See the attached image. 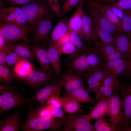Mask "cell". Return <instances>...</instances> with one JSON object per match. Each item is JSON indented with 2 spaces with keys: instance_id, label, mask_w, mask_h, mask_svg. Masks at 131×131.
Listing matches in <instances>:
<instances>
[{
  "instance_id": "6da1fadb",
  "label": "cell",
  "mask_w": 131,
  "mask_h": 131,
  "mask_svg": "<svg viewBox=\"0 0 131 131\" xmlns=\"http://www.w3.org/2000/svg\"><path fill=\"white\" fill-rule=\"evenodd\" d=\"M27 117L20 129L23 131H41L47 130L54 131L61 130L66 120L62 118L49 119L39 115L37 108L31 104L28 105Z\"/></svg>"
},
{
  "instance_id": "7a4b0ae2",
  "label": "cell",
  "mask_w": 131,
  "mask_h": 131,
  "mask_svg": "<svg viewBox=\"0 0 131 131\" xmlns=\"http://www.w3.org/2000/svg\"><path fill=\"white\" fill-rule=\"evenodd\" d=\"M14 89L5 91L0 95V115L16 107L35 104L31 97H28Z\"/></svg>"
},
{
  "instance_id": "3957f363",
  "label": "cell",
  "mask_w": 131,
  "mask_h": 131,
  "mask_svg": "<svg viewBox=\"0 0 131 131\" xmlns=\"http://www.w3.org/2000/svg\"><path fill=\"white\" fill-rule=\"evenodd\" d=\"M18 80L28 86L32 90L36 91L43 85L59 81L55 73L48 72L41 68L38 70L33 69L25 78Z\"/></svg>"
},
{
  "instance_id": "277c9868",
  "label": "cell",
  "mask_w": 131,
  "mask_h": 131,
  "mask_svg": "<svg viewBox=\"0 0 131 131\" xmlns=\"http://www.w3.org/2000/svg\"><path fill=\"white\" fill-rule=\"evenodd\" d=\"M120 92L119 90L107 97L110 116L109 120L114 131H117L125 121L123 110V101Z\"/></svg>"
},
{
  "instance_id": "5b68a950",
  "label": "cell",
  "mask_w": 131,
  "mask_h": 131,
  "mask_svg": "<svg viewBox=\"0 0 131 131\" xmlns=\"http://www.w3.org/2000/svg\"><path fill=\"white\" fill-rule=\"evenodd\" d=\"M66 120L61 128L63 131H94L90 119L79 111L65 116Z\"/></svg>"
},
{
  "instance_id": "8992f818",
  "label": "cell",
  "mask_w": 131,
  "mask_h": 131,
  "mask_svg": "<svg viewBox=\"0 0 131 131\" xmlns=\"http://www.w3.org/2000/svg\"><path fill=\"white\" fill-rule=\"evenodd\" d=\"M44 2L38 0L21 6L26 16L27 23L30 24L32 29L38 22L49 14L48 8Z\"/></svg>"
},
{
  "instance_id": "52a82bcc",
  "label": "cell",
  "mask_w": 131,
  "mask_h": 131,
  "mask_svg": "<svg viewBox=\"0 0 131 131\" xmlns=\"http://www.w3.org/2000/svg\"><path fill=\"white\" fill-rule=\"evenodd\" d=\"M0 36L7 43L11 44L21 39L27 41L28 35L32 29L17 25L7 24L0 21Z\"/></svg>"
},
{
  "instance_id": "ba28073f",
  "label": "cell",
  "mask_w": 131,
  "mask_h": 131,
  "mask_svg": "<svg viewBox=\"0 0 131 131\" xmlns=\"http://www.w3.org/2000/svg\"><path fill=\"white\" fill-rule=\"evenodd\" d=\"M53 16L49 14L38 22L32 28L33 44L42 43L46 45L48 42V36L51 29Z\"/></svg>"
},
{
  "instance_id": "9c48e42d",
  "label": "cell",
  "mask_w": 131,
  "mask_h": 131,
  "mask_svg": "<svg viewBox=\"0 0 131 131\" xmlns=\"http://www.w3.org/2000/svg\"><path fill=\"white\" fill-rule=\"evenodd\" d=\"M63 85L60 81L55 82L36 91L31 97L33 101L45 106L47 100L54 97L59 96Z\"/></svg>"
},
{
  "instance_id": "30bf717a",
  "label": "cell",
  "mask_w": 131,
  "mask_h": 131,
  "mask_svg": "<svg viewBox=\"0 0 131 131\" xmlns=\"http://www.w3.org/2000/svg\"><path fill=\"white\" fill-rule=\"evenodd\" d=\"M63 64L68 70L72 71L80 75L90 67L85 53L79 54L71 58H66L64 60Z\"/></svg>"
},
{
  "instance_id": "8fae6325",
  "label": "cell",
  "mask_w": 131,
  "mask_h": 131,
  "mask_svg": "<svg viewBox=\"0 0 131 131\" xmlns=\"http://www.w3.org/2000/svg\"><path fill=\"white\" fill-rule=\"evenodd\" d=\"M87 11L91 19L96 24L109 31L115 36L116 35L118 29L108 20L100 9L89 6Z\"/></svg>"
},
{
  "instance_id": "7c38bea8",
  "label": "cell",
  "mask_w": 131,
  "mask_h": 131,
  "mask_svg": "<svg viewBox=\"0 0 131 131\" xmlns=\"http://www.w3.org/2000/svg\"><path fill=\"white\" fill-rule=\"evenodd\" d=\"M29 44L35 59L39 63L41 67L48 72L55 73L51 66L48 56V49L45 46L40 44L32 45L29 42Z\"/></svg>"
},
{
  "instance_id": "4fadbf2b",
  "label": "cell",
  "mask_w": 131,
  "mask_h": 131,
  "mask_svg": "<svg viewBox=\"0 0 131 131\" xmlns=\"http://www.w3.org/2000/svg\"><path fill=\"white\" fill-rule=\"evenodd\" d=\"M60 81L66 91L84 88V87L83 77L70 70L61 74Z\"/></svg>"
},
{
  "instance_id": "5bb4252c",
  "label": "cell",
  "mask_w": 131,
  "mask_h": 131,
  "mask_svg": "<svg viewBox=\"0 0 131 131\" xmlns=\"http://www.w3.org/2000/svg\"><path fill=\"white\" fill-rule=\"evenodd\" d=\"M23 106L17 107L16 110L5 118L0 120V131H17L23 124L20 112Z\"/></svg>"
},
{
  "instance_id": "9a60e30c",
  "label": "cell",
  "mask_w": 131,
  "mask_h": 131,
  "mask_svg": "<svg viewBox=\"0 0 131 131\" xmlns=\"http://www.w3.org/2000/svg\"><path fill=\"white\" fill-rule=\"evenodd\" d=\"M123 103L125 124L131 123V83L122 82L120 89Z\"/></svg>"
},
{
  "instance_id": "2e32d148",
  "label": "cell",
  "mask_w": 131,
  "mask_h": 131,
  "mask_svg": "<svg viewBox=\"0 0 131 131\" xmlns=\"http://www.w3.org/2000/svg\"><path fill=\"white\" fill-rule=\"evenodd\" d=\"M83 1H81L75 11L70 18L68 24L69 29L76 32L82 40V4Z\"/></svg>"
},
{
  "instance_id": "e0dca14e",
  "label": "cell",
  "mask_w": 131,
  "mask_h": 131,
  "mask_svg": "<svg viewBox=\"0 0 131 131\" xmlns=\"http://www.w3.org/2000/svg\"><path fill=\"white\" fill-rule=\"evenodd\" d=\"M91 111L88 114L90 120L98 119L105 115H109V107L107 97L101 96Z\"/></svg>"
},
{
  "instance_id": "ac0fdd59",
  "label": "cell",
  "mask_w": 131,
  "mask_h": 131,
  "mask_svg": "<svg viewBox=\"0 0 131 131\" xmlns=\"http://www.w3.org/2000/svg\"><path fill=\"white\" fill-rule=\"evenodd\" d=\"M61 54L54 44L50 41L48 49V56L52 68L59 81L61 80L60 66Z\"/></svg>"
},
{
  "instance_id": "d6986e66",
  "label": "cell",
  "mask_w": 131,
  "mask_h": 131,
  "mask_svg": "<svg viewBox=\"0 0 131 131\" xmlns=\"http://www.w3.org/2000/svg\"><path fill=\"white\" fill-rule=\"evenodd\" d=\"M82 21L83 39L87 42V45H89L97 40L98 37L93 28L92 19L84 11Z\"/></svg>"
},
{
  "instance_id": "ffe728a7",
  "label": "cell",
  "mask_w": 131,
  "mask_h": 131,
  "mask_svg": "<svg viewBox=\"0 0 131 131\" xmlns=\"http://www.w3.org/2000/svg\"><path fill=\"white\" fill-rule=\"evenodd\" d=\"M28 41L17 43L9 44L10 49L22 58L27 60L34 61L35 59L29 45Z\"/></svg>"
},
{
  "instance_id": "44dd1931",
  "label": "cell",
  "mask_w": 131,
  "mask_h": 131,
  "mask_svg": "<svg viewBox=\"0 0 131 131\" xmlns=\"http://www.w3.org/2000/svg\"><path fill=\"white\" fill-rule=\"evenodd\" d=\"M86 4L89 6L100 9L108 20L117 28L118 30V32H122L121 21L107 5H104L96 1H92L87 2Z\"/></svg>"
},
{
  "instance_id": "7402d4cb",
  "label": "cell",
  "mask_w": 131,
  "mask_h": 131,
  "mask_svg": "<svg viewBox=\"0 0 131 131\" xmlns=\"http://www.w3.org/2000/svg\"><path fill=\"white\" fill-rule=\"evenodd\" d=\"M115 46L120 51L125 54L130 60L131 57V39L122 32L115 36Z\"/></svg>"
},
{
  "instance_id": "603a6c76",
  "label": "cell",
  "mask_w": 131,
  "mask_h": 131,
  "mask_svg": "<svg viewBox=\"0 0 131 131\" xmlns=\"http://www.w3.org/2000/svg\"><path fill=\"white\" fill-rule=\"evenodd\" d=\"M87 83L88 87L85 90L89 93L92 92L95 96V98L98 101L100 97V94L98 90V87L102 83L95 76L91 74L88 70L81 75Z\"/></svg>"
},
{
  "instance_id": "cb8c5ba5",
  "label": "cell",
  "mask_w": 131,
  "mask_h": 131,
  "mask_svg": "<svg viewBox=\"0 0 131 131\" xmlns=\"http://www.w3.org/2000/svg\"><path fill=\"white\" fill-rule=\"evenodd\" d=\"M88 93L83 88H80L66 91L65 96L71 97L79 102L90 103L94 105V102L96 100L91 97Z\"/></svg>"
},
{
  "instance_id": "d4e9b609",
  "label": "cell",
  "mask_w": 131,
  "mask_h": 131,
  "mask_svg": "<svg viewBox=\"0 0 131 131\" xmlns=\"http://www.w3.org/2000/svg\"><path fill=\"white\" fill-rule=\"evenodd\" d=\"M69 31L66 19L65 18L60 19L53 31L50 41L55 45L60 38Z\"/></svg>"
},
{
  "instance_id": "484cf974",
  "label": "cell",
  "mask_w": 131,
  "mask_h": 131,
  "mask_svg": "<svg viewBox=\"0 0 131 131\" xmlns=\"http://www.w3.org/2000/svg\"><path fill=\"white\" fill-rule=\"evenodd\" d=\"M89 64L92 67L100 66L106 62L99 53L90 45H87L85 52Z\"/></svg>"
},
{
  "instance_id": "4316f807",
  "label": "cell",
  "mask_w": 131,
  "mask_h": 131,
  "mask_svg": "<svg viewBox=\"0 0 131 131\" xmlns=\"http://www.w3.org/2000/svg\"><path fill=\"white\" fill-rule=\"evenodd\" d=\"M34 68L33 66L30 62L24 59L15 64L13 70L18 80L25 78L29 72Z\"/></svg>"
},
{
  "instance_id": "83f0119b",
  "label": "cell",
  "mask_w": 131,
  "mask_h": 131,
  "mask_svg": "<svg viewBox=\"0 0 131 131\" xmlns=\"http://www.w3.org/2000/svg\"><path fill=\"white\" fill-rule=\"evenodd\" d=\"M89 45L97 51L104 59L107 56L119 50L115 45L105 43L97 40Z\"/></svg>"
},
{
  "instance_id": "f1b7e54d",
  "label": "cell",
  "mask_w": 131,
  "mask_h": 131,
  "mask_svg": "<svg viewBox=\"0 0 131 131\" xmlns=\"http://www.w3.org/2000/svg\"><path fill=\"white\" fill-rule=\"evenodd\" d=\"M92 22L96 35L100 39L102 42L115 45V36L109 31L99 26L92 20Z\"/></svg>"
},
{
  "instance_id": "f546056e",
  "label": "cell",
  "mask_w": 131,
  "mask_h": 131,
  "mask_svg": "<svg viewBox=\"0 0 131 131\" xmlns=\"http://www.w3.org/2000/svg\"><path fill=\"white\" fill-rule=\"evenodd\" d=\"M0 21L7 24L17 25L14 13V5L5 7H0Z\"/></svg>"
},
{
  "instance_id": "4dcf8cb0",
  "label": "cell",
  "mask_w": 131,
  "mask_h": 131,
  "mask_svg": "<svg viewBox=\"0 0 131 131\" xmlns=\"http://www.w3.org/2000/svg\"><path fill=\"white\" fill-rule=\"evenodd\" d=\"M83 106L71 97L65 96L63 98L62 107L65 113L70 114L77 112Z\"/></svg>"
},
{
  "instance_id": "1f68e13d",
  "label": "cell",
  "mask_w": 131,
  "mask_h": 131,
  "mask_svg": "<svg viewBox=\"0 0 131 131\" xmlns=\"http://www.w3.org/2000/svg\"><path fill=\"white\" fill-rule=\"evenodd\" d=\"M17 77L14 71L10 70L9 68L0 65V82L8 85L11 84Z\"/></svg>"
},
{
  "instance_id": "d6a6232c",
  "label": "cell",
  "mask_w": 131,
  "mask_h": 131,
  "mask_svg": "<svg viewBox=\"0 0 131 131\" xmlns=\"http://www.w3.org/2000/svg\"><path fill=\"white\" fill-rule=\"evenodd\" d=\"M14 13L16 25L19 26L26 29H32L30 26H28L27 24V19L25 12L19 7L14 5Z\"/></svg>"
},
{
  "instance_id": "836d02e7",
  "label": "cell",
  "mask_w": 131,
  "mask_h": 131,
  "mask_svg": "<svg viewBox=\"0 0 131 131\" xmlns=\"http://www.w3.org/2000/svg\"><path fill=\"white\" fill-rule=\"evenodd\" d=\"M124 15L121 21L122 32L131 38V9L123 11Z\"/></svg>"
},
{
  "instance_id": "e575fe53",
  "label": "cell",
  "mask_w": 131,
  "mask_h": 131,
  "mask_svg": "<svg viewBox=\"0 0 131 131\" xmlns=\"http://www.w3.org/2000/svg\"><path fill=\"white\" fill-rule=\"evenodd\" d=\"M108 120L107 118L104 116L96 119L93 125L95 131H114Z\"/></svg>"
},
{
  "instance_id": "d590c367",
  "label": "cell",
  "mask_w": 131,
  "mask_h": 131,
  "mask_svg": "<svg viewBox=\"0 0 131 131\" xmlns=\"http://www.w3.org/2000/svg\"><path fill=\"white\" fill-rule=\"evenodd\" d=\"M131 64V61L127 59L117 65L109 73L116 78L121 74L129 71V68Z\"/></svg>"
},
{
  "instance_id": "8d00e7d4",
  "label": "cell",
  "mask_w": 131,
  "mask_h": 131,
  "mask_svg": "<svg viewBox=\"0 0 131 131\" xmlns=\"http://www.w3.org/2000/svg\"><path fill=\"white\" fill-rule=\"evenodd\" d=\"M71 42L78 49L85 52L87 45H85L82 41L77 33L75 31L69 29Z\"/></svg>"
},
{
  "instance_id": "74e56055",
  "label": "cell",
  "mask_w": 131,
  "mask_h": 131,
  "mask_svg": "<svg viewBox=\"0 0 131 131\" xmlns=\"http://www.w3.org/2000/svg\"><path fill=\"white\" fill-rule=\"evenodd\" d=\"M106 74L107 76L104 79L103 84L113 88L116 90H120L122 82L111 74L109 73Z\"/></svg>"
},
{
  "instance_id": "f35d334b",
  "label": "cell",
  "mask_w": 131,
  "mask_h": 131,
  "mask_svg": "<svg viewBox=\"0 0 131 131\" xmlns=\"http://www.w3.org/2000/svg\"><path fill=\"white\" fill-rule=\"evenodd\" d=\"M23 59H24L15 53L11 52L7 54L6 55L7 67L9 68L11 66L17 63Z\"/></svg>"
},
{
  "instance_id": "ab89813d",
  "label": "cell",
  "mask_w": 131,
  "mask_h": 131,
  "mask_svg": "<svg viewBox=\"0 0 131 131\" xmlns=\"http://www.w3.org/2000/svg\"><path fill=\"white\" fill-rule=\"evenodd\" d=\"M81 0H67L64 3L61 10V15H65L69 12Z\"/></svg>"
},
{
  "instance_id": "60d3db41",
  "label": "cell",
  "mask_w": 131,
  "mask_h": 131,
  "mask_svg": "<svg viewBox=\"0 0 131 131\" xmlns=\"http://www.w3.org/2000/svg\"><path fill=\"white\" fill-rule=\"evenodd\" d=\"M61 54L70 55L74 52L77 48L71 42L63 45L57 48Z\"/></svg>"
},
{
  "instance_id": "b9f144b4",
  "label": "cell",
  "mask_w": 131,
  "mask_h": 131,
  "mask_svg": "<svg viewBox=\"0 0 131 131\" xmlns=\"http://www.w3.org/2000/svg\"><path fill=\"white\" fill-rule=\"evenodd\" d=\"M53 106L51 105L41 106V107H37V111L40 116L42 117L52 119L54 118L52 116L50 111L51 108Z\"/></svg>"
},
{
  "instance_id": "7bdbcfd3",
  "label": "cell",
  "mask_w": 131,
  "mask_h": 131,
  "mask_svg": "<svg viewBox=\"0 0 131 131\" xmlns=\"http://www.w3.org/2000/svg\"><path fill=\"white\" fill-rule=\"evenodd\" d=\"M123 58L128 59L125 54L118 50L107 56L104 59L106 61H115Z\"/></svg>"
},
{
  "instance_id": "ee69618b",
  "label": "cell",
  "mask_w": 131,
  "mask_h": 131,
  "mask_svg": "<svg viewBox=\"0 0 131 131\" xmlns=\"http://www.w3.org/2000/svg\"><path fill=\"white\" fill-rule=\"evenodd\" d=\"M98 90L100 97H106L110 96L117 90L113 88L103 85L102 83L99 86Z\"/></svg>"
},
{
  "instance_id": "f6af8a7d",
  "label": "cell",
  "mask_w": 131,
  "mask_h": 131,
  "mask_svg": "<svg viewBox=\"0 0 131 131\" xmlns=\"http://www.w3.org/2000/svg\"><path fill=\"white\" fill-rule=\"evenodd\" d=\"M63 98L59 96L53 97L49 99L45 106L51 105L54 107L60 108L62 107Z\"/></svg>"
},
{
  "instance_id": "bcb514c9",
  "label": "cell",
  "mask_w": 131,
  "mask_h": 131,
  "mask_svg": "<svg viewBox=\"0 0 131 131\" xmlns=\"http://www.w3.org/2000/svg\"><path fill=\"white\" fill-rule=\"evenodd\" d=\"M112 4L123 11L131 9V0H118Z\"/></svg>"
},
{
  "instance_id": "7dc6e473",
  "label": "cell",
  "mask_w": 131,
  "mask_h": 131,
  "mask_svg": "<svg viewBox=\"0 0 131 131\" xmlns=\"http://www.w3.org/2000/svg\"><path fill=\"white\" fill-rule=\"evenodd\" d=\"M50 8L57 16L60 17L61 15L60 8L59 0H48Z\"/></svg>"
},
{
  "instance_id": "c3c4849f",
  "label": "cell",
  "mask_w": 131,
  "mask_h": 131,
  "mask_svg": "<svg viewBox=\"0 0 131 131\" xmlns=\"http://www.w3.org/2000/svg\"><path fill=\"white\" fill-rule=\"evenodd\" d=\"M38 0H6V5L12 6L15 5H24L35 2Z\"/></svg>"
},
{
  "instance_id": "681fc988",
  "label": "cell",
  "mask_w": 131,
  "mask_h": 131,
  "mask_svg": "<svg viewBox=\"0 0 131 131\" xmlns=\"http://www.w3.org/2000/svg\"><path fill=\"white\" fill-rule=\"evenodd\" d=\"M52 116L54 118H62L64 116L65 112L59 107L52 106L50 109Z\"/></svg>"
},
{
  "instance_id": "f907efd6",
  "label": "cell",
  "mask_w": 131,
  "mask_h": 131,
  "mask_svg": "<svg viewBox=\"0 0 131 131\" xmlns=\"http://www.w3.org/2000/svg\"><path fill=\"white\" fill-rule=\"evenodd\" d=\"M69 31L60 38L54 45L58 48L65 44L71 42Z\"/></svg>"
},
{
  "instance_id": "816d5d0a",
  "label": "cell",
  "mask_w": 131,
  "mask_h": 131,
  "mask_svg": "<svg viewBox=\"0 0 131 131\" xmlns=\"http://www.w3.org/2000/svg\"><path fill=\"white\" fill-rule=\"evenodd\" d=\"M115 14L120 19H122L124 15L123 11L112 4L107 5Z\"/></svg>"
},
{
  "instance_id": "f5cc1de1",
  "label": "cell",
  "mask_w": 131,
  "mask_h": 131,
  "mask_svg": "<svg viewBox=\"0 0 131 131\" xmlns=\"http://www.w3.org/2000/svg\"><path fill=\"white\" fill-rule=\"evenodd\" d=\"M7 54L5 50L0 49V65L7 67L6 58Z\"/></svg>"
},
{
  "instance_id": "db71d44e",
  "label": "cell",
  "mask_w": 131,
  "mask_h": 131,
  "mask_svg": "<svg viewBox=\"0 0 131 131\" xmlns=\"http://www.w3.org/2000/svg\"><path fill=\"white\" fill-rule=\"evenodd\" d=\"M19 88L18 87H17L15 86H5L0 83V93H1L5 91L12 89H18Z\"/></svg>"
},
{
  "instance_id": "11a10c76",
  "label": "cell",
  "mask_w": 131,
  "mask_h": 131,
  "mask_svg": "<svg viewBox=\"0 0 131 131\" xmlns=\"http://www.w3.org/2000/svg\"><path fill=\"white\" fill-rule=\"evenodd\" d=\"M95 1L101 4H112L118 0H91Z\"/></svg>"
},
{
  "instance_id": "9f6ffc18",
  "label": "cell",
  "mask_w": 131,
  "mask_h": 131,
  "mask_svg": "<svg viewBox=\"0 0 131 131\" xmlns=\"http://www.w3.org/2000/svg\"><path fill=\"white\" fill-rule=\"evenodd\" d=\"M0 7H5V4L3 3L2 1V0H0Z\"/></svg>"
},
{
  "instance_id": "6f0895ef",
  "label": "cell",
  "mask_w": 131,
  "mask_h": 131,
  "mask_svg": "<svg viewBox=\"0 0 131 131\" xmlns=\"http://www.w3.org/2000/svg\"><path fill=\"white\" fill-rule=\"evenodd\" d=\"M129 71L131 75V64L129 68Z\"/></svg>"
},
{
  "instance_id": "680465c9",
  "label": "cell",
  "mask_w": 131,
  "mask_h": 131,
  "mask_svg": "<svg viewBox=\"0 0 131 131\" xmlns=\"http://www.w3.org/2000/svg\"><path fill=\"white\" fill-rule=\"evenodd\" d=\"M61 1L64 3L67 0H60Z\"/></svg>"
},
{
  "instance_id": "91938a15",
  "label": "cell",
  "mask_w": 131,
  "mask_h": 131,
  "mask_svg": "<svg viewBox=\"0 0 131 131\" xmlns=\"http://www.w3.org/2000/svg\"><path fill=\"white\" fill-rule=\"evenodd\" d=\"M43 0V1H48V0Z\"/></svg>"
},
{
  "instance_id": "94428289",
  "label": "cell",
  "mask_w": 131,
  "mask_h": 131,
  "mask_svg": "<svg viewBox=\"0 0 131 131\" xmlns=\"http://www.w3.org/2000/svg\"><path fill=\"white\" fill-rule=\"evenodd\" d=\"M130 60L131 61V58Z\"/></svg>"
},
{
  "instance_id": "6125c7cd",
  "label": "cell",
  "mask_w": 131,
  "mask_h": 131,
  "mask_svg": "<svg viewBox=\"0 0 131 131\" xmlns=\"http://www.w3.org/2000/svg\"><path fill=\"white\" fill-rule=\"evenodd\" d=\"M83 0H81V1H83Z\"/></svg>"
},
{
  "instance_id": "be15d7a7",
  "label": "cell",
  "mask_w": 131,
  "mask_h": 131,
  "mask_svg": "<svg viewBox=\"0 0 131 131\" xmlns=\"http://www.w3.org/2000/svg\"><path fill=\"white\" fill-rule=\"evenodd\" d=\"M131 124V123L129 124Z\"/></svg>"
}]
</instances>
